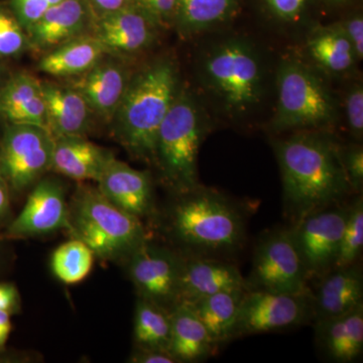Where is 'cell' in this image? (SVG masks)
I'll return each instance as SVG.
<instances>
[{"label": "cell", "instance_id": "d6986e66", "mask_svg": "<svg viewBox=\"0 0 363 363\" xmlns=\"http://www.w3.org/2000/svg\"><path fill=\"white\" fill-rule=\"evenodd\" d=\"M311 297L313 322L357 309L363 305L362 267L357 262L352 266L331 269L317 279Z\"/></svg>", "mask_w": 363, "mask_h": 363}, {"label": "cell", "instance_id": "277c9868", "mask_svg": "<svg viewBox=\"0 0 363 363\" xmlns=\"http://www.w3.org/2000/svg\"><path fill=\"white\" fill-rule=\"evenodd\" d=\"M180 86L178 67L169 58L156 60L131 75L111 121L117 142L131 157L155 164L157 133Z\"/></svg>", "mask_w": 363, "mask_h": 363}, {"label": "cell", "instance_id": "44dd1931", "mask_svg": "<svg viewBox=\"0 0 363 363\" xmlns=\"http://www.w3.org/2000/svg\"><path fill=\"white\" fill-rule=\"evenodd\" d=\"M48 130L56 138L85 136L92 123V111L72 85L43 82Z\"/></svg>", "mask_w": 363, "mask_h": 363}, {"label": "cell", "instance_id": "30bf717a", "mask_svg": "<svg viewBox=\"0 0 363 363\" xmlns=\"http://www.w3.org/2000/svg\"><path fill=\"white\" fill-rule=\"evenodd\" d=\"M313 322L311 290L291 294L245 290L233 339L288 330Z\"/></svg>", "mask_w": 363, "mask_h": 363}, {"label": "cell", "instance_id": "5bb4252c", "mask_svg": "<svg viewBox=\"0 0 363 363\" xmlns=\"http://www.w3.org/2000/svg\"><path fill=\"white\" fill-rule=\"evenodd\" d=\"M94 21L86 0H63L26 30L28 50L44 55L68 40L91 35Z\"/></svg>", "mask_w": 363, "mask_h": 363}, {"label": "cell", "instance_id": "ba28073f", "mask_svg": "<svg viewBox=\"0 0 363 363\" xmlns=\"http://www.w3.org/2000/svg\"><path fill=\"white\" fill-rule=\"evenodd\" d=\"M245 290L309 292V279L291 227H279L259 238Z\"/></svg>", "mask_w": 363, "mask_h": 363}, {"label": "cell", "instance_id": "d6a6232c", "mask_svg": "<svg viewBox=\"0 0 363 363\" xmlns=\"http://www.w3.org/2000/svg\"><path fill=\"white\" fill-rule=\"evenodd\" d=\"M344 116L346 125L357 143L363 138V86L357 82L351 86L344 97Z\"/></svg>", "mask_w": 363, "mask_h": 363}, {"label": "cell", "instance_id": "ac0fdd59", "mask_svg": "<svg viewBox=\"0 0 363 363\" xmlns=\"http://www.w3.org/2000/svg\"><path fill=\"white\" fill-rule=\"evenodd\" d=\"M240 288L245 289V279L240 269L227 260L183 255L178 304H191L222 291Z\"/></svg>", "mask_w": 363, "mask_h": 363}, {"label": "cell", "instance_id": "603a6c76", "mask_svg": "<svg viewBox=\"0 0 363 363\" xmlns=\"http://www.w3.org/2000/svg\"><path fill=\"white\" fill-rule=\"evenodd\" d=\"M112 157L111 152L85 136L56 138L51 171L76 181L98 182Z\"/></svg>", "mask_w": 363, "mask_h": 363}, {"label": "cell", "instance_id": "f35d334b", "mask_svg": "<svg viewBox=\"0 0 363 363\" xmlns=\"http://www.w3.org/2000/svg\"><path fill=\"white\" fill-rule=\"evenodd\" d=\"M128 359L131 363H178L169 351L138 347Z\"/></svg>", "mask_w": 363, "mask_h": 363}, {"label": "cell", "instance_id": "7bdbcfd3", "mask_svg": "<svg viewBox=\"0 0 363 363\" xmlns=\"http://www.w3.org/2000/svg\"><path fill=\"white\" fill-rule=\"evenodd\" d=\"M11 329H13L11 314L9 312L0 311V350L6 346L11 335Z\"/></svg>", "mask_w": 363, "mask_h": 363}, {"label": "cell", "instance_id": "f6af8a7d", "mask_svg": "<svg viewBox=\"0 0 363 363\" xmlns=\"http://www.w3.org/2000/svg\"><path fill=\"white\" fill-rule=\"evenodd\" d=\"M48 1H49L50 6H52L59 4V2L63 1V0H48Z\"/></svg>", "mask_w": 363, "mask_h": 363}, {"label": "cell", "instance_id": "d4e9b609", "mask_svg": "<svg viewBox=\"0 0 363 363\" xmlns=\"http://www.w3.org/2000/svg\"><path fill=\"white\" fill-rule=\"evenodd\" d=\"M169 313V352L177 362H200L214 354L217 346L190 306L179 303Z\"/></svg>", "mask_w": 363, "mask_h": 363}, {"label": "cell", "instance_id": "484cf974", "mask_svg": "<svg viewBox=\"0 0 363 363\" xmlns=\"http://www.w3.org/2000/svg\"><path fill=\"white\" fill-rule=\"evenodd\" d=\"M108 54L92 35H81L43 55L38 69L52 77L81 76Z\"/></svg>", "mask_w": 363, "mask_h": 363}, {"label": "cell", "instance_id": "7a4b0ae2", "mask_svg": "<svg viewBox=\"0 0 363 363\" xmlns=\"http://www.w3.org/2000/svg\"><path fill=\"white\" fill-rule=\"evenodd\" d=\"M175 195L167 222L182 255L225 259L243 247L247 216L238 203L200 184Z\"/></svg>", "mask_w": 363, "mask_h": 363}, {"label": "cell", "instance_id": "74e56055", "mask_svg": "<svg viewBox=\"0 0 363 363\" xmlns=\"http://www.w3.org/2000/svg\"><path fill=\"white\" fill-rule=\"evenodd\" d=\"M344 33L352 45L358 61L363 59V18L362 14H355L350 18L341 21Z\"/></svg>", "mask_w": 363, "mask_h": 363}, {"label": "cell", "instance_id": "bcb514c9", "mask_svg": "<svg viewBox=\"0 0 363 363\" xmlns=\"http://www.w3.org/2000/svg\"><path fill=\"white\" fill-rule=\"evenodd\" d=\"M0 255H1V243H0Z\"/></svg>", "mask_w": 363, "mask_h": 363}, {"label": "cell", "instance_id": "2e32d148", "mask_svg": "<svg viewBox=\"0 0 363 363\" xmlns=\"http://www.w3.org/2000/svg\"><path fill=\"white\" fill-rule=\"evenodd\" d=\"M98 190L112 204L140 219L156 212L152 181L147 172L112 157L100 177Z\"/></svg>", "mask_w": 363, "mask_h": 363}, {"label": "cell", "instance_id": "f1b7e54d", "mask_svg": "<svg viewBox=\"0 0 363 363\" xmlns=\"http://www.w3.org/2000/svg\"><path fill=\"white\" fill-rule=\"evenodd\" d=\"M171 313L161 306L138 298L133 318V339L138 348L169 351Z\"/></svg>", "mask_w": 363, "mask_h": 363}, {"label": "cell", "instance_id": "8fae6325", "mask_svg": "<svg viewBox=\"0 0 363 363\" xmlns=\"http://www.w3.org/2000/svg\"><path fill=\"white\" fill-rule=\"evenodd\" d=\"M347 212L348 204L341 203L312 212L292 223L291 230L309 281H317L333 269Z\"/></svg>", "mask_w": 363, "mask_h": 363}, {"label": "cell", "instance_id": "9a60e30c", "mask_svg": "<svg viewBox=\"0 0 363 363\" xmlns=\"http://www.w3.org/2000/svg\"><path fill=\"white\" fill-rule=\"evenodd\" d=\"M159 28L133 6L95 18L91 35L113 56H131L154 44Z\"/></svg>", "mask_w": 363, "mask_h": 363}, {"label": "cell", "instance_id": "4fadbf2b", "mask_svg": "<svg viewBox=\"0 0 363 363\" xmlns=\"http://www.w3.org/2000/svg\"><path fill=\"white\" fill-rule=\"evenodd\" d=\"M68 227L65 189L54 179H40L33 185L25 207L6 229L11 238L47 235Z\"/></svg>", "mask_w": 363, "mask_h": 363}, {"label": "cell", "instance_id": "ab89813d", "mask_svg": "<svg viewBox=\"0 0 363 363\" xmlns=\"http://www.w3.org/2000/svg\"><path fill=\"white\" fill-rule=\"evenodd\" d=\"M21 310V296L18 288L11 283H0V311L14 314Z\"/></svg>", "mask_w": 363, "mask_h": 363}, {"label": "cell", "instance_id": "ffe728a7", "mask_svg": "<svg viewBox=\"0 0 363 363\" xmlns=\"http://www.w3.org/2000/svg\"><path fill=\"white\" fill-rule=\"evenodd\" d=\"M315 340L318 350L327 360L351 363L363 351V305L346 314L316 320Z\"/></svg>", "mask_w": 363, "mask_h": 363}, {"label": "cell", "instance_id": "83f0119b", "mask_svg": "<svg viewBox=\"0 0 363 363\" xmlns=\"http://www.w3.org/2000/svg\"><path fill=\"white\" fill-rule=\"evenodd\" d=\"M238 9L240 0H177L174 26L184 37H192L229 23Z\"/></svg>", "mask_w": 363, "mask_h": 363}, {"label": "cell", "instance_id": "e575fe53", "mask_svg": "<svg viewBox=\"0 0 363 363\" xmlns=\"http://www.w3.org/2000/svg\"><path fill=\"white\" fill-rule=\"evenodd\" d=\"M264 4L278 23L296 26L304 20L309 0H264Z\"/></svg>", "mask_w": 363, "mask_h": 363}, {"label": "cell", "instance_id": "e0dca14e", "mask_svg": "<svg viewBox=\"0 0 363 363\" xmlns=\"http://www.w3.org/2000/svg\"><path fill=\"white\" fill-rule=\"evenodd\" d=\"M130 78L123 63L108 54L72 86L82 95L93 114L111 123Z\"/></svg>", "mask_w": 363, "mask_h": 363}, {"label": "cell", "instance_id": "4316f807", "mask_svg": "<svg viewBox=\"0 0 363 363\" xmlns=\"http://www.w3.org/2000/svg\"><path fill=\"white\" fill-rule=\"evenodd\" d=\"M245 292V288L222 291L188 304L204 325L212 342L217 347L233 339Z\"/></svg>", "mask_w": 363, "mask_h": 363}, {"label": "cell", "instance_id": "7c38bea8", "mask_svg": "<svg viewBox=\"0 0 363 363\" xmlns=\"http://www.w3.org/2000/svg\"><path fill=\"white\" fill-rule=\"evenodd\" d=\"M182 262L180 252L147 240L124 264L138 298L171 311L178 304Z\"/></svg>", "mask_w": 363, "mask_h": 363}, {"label": "cell", "instance_id": "d590c367", "mask_svg": "<svg viewBox=\"0 0 363 363\" xmlns=\"http://www.w3.org/2000/svg\"><path fill=\"white\" fill-rule=\"evenodd\" d=\"M342 160L347 180L353 194H362L363 147L359 143L348 147L342 145Z\"/></svg>", "mask_w": 363, "mask_h": 363}, {"label": "cell", "instance_id": "52a82bcc", "mask_svg": "<svg viewBox=\"0 0 363 363\" xmlns=\"http://www.w3.org/2000/svg\"><path fill=\"white\" fill-rule=\"evenodd\" d=\"M209 119L193 93L182 88L160 126L155 164L174 194L199 185L198 156Z\"/></svg>", "mask_w": 363, "mask_h": 363}, {"label": "cell", "instance_id": "5b68a950", "mask_svg": "<svg viewBox=\"0 0 363 363\" xmlns=\"http://www.w3.org/2000/svg\"><path fill=\"white\" fill-rule=\"evenodd\" d=\"M66 230L72 238L87 245L95 257L123 264L149 240L142 219L112 204L98 188L88 185L79 186L68 203Z\"/></svg>", "mask_w": 363, "mask_h": 363}, {"label": "cell", "instance_id": "7402d4cb", "mask_svg": "<svg viewBox=\"0 0 363 363\" xmlns=\"http://www.w3.org/2000/svg\"><path fill=\"white\" fill-rule=\"evenodd\" d=\"M0 116L9 124H30L48 130L42 81L26 72L11 76L0 87Z\"/></svg>", "mask_w": 363, "mask_h": 363}, {"label": "cell", "instance_id": "6da1fadb", "mask_svg": "<svg viewBox=\"0 0 363 363\" xmlns=\"http://www.w3.org/2000/svg\"><path fill=\"white\" fill-rule=\"evenodd\" d=\"M281 169L284 212L295 223L353 194L342 145L329 130H300L272 140Z\"/></svg>", "mask_w": 363, "mask_h": 363}, {"label": "cell", "instance_id": "ee69618b", "mask_svg": "<svg viewBox=\"0 0 363 363\" xmlns=\"http://www.w3.org/2000/svg\"><path fill=\"white\" fill-rule=\"evenodd\" d=\"M329 1L333 4H345V2H347L348 0H329Z\"/></svg>", "mask_w": 363, "mask_h": 363}, {"label": "cell", "instance_id": "f546056e", "mask_svg": "<svg viewBox=\"0 0 363 363\" xmlns=\"http://www.w3.org/2000/svg\"><path fill=\"white\" fill-rule=\"evenodd\" d=\"M94 259V253L87 245L72 238L54 250L50 264L52 274L60 281L75 285L89 276Z\"/></svg>", "mask_w": 363, "mask_h": 363}, {"label": "cell", "instance_id": "9c48e42d", "mask_svg": "<svg viewBox=\"0 0 363 363\" xmlns=\"http://www.w3.org/2000/svg\"><path fill=\"white\" fill-rule=\"evenodd\" d=\"M54 145V136L44 128L7 124L0 142V172L11 192H23L51 171Z\"/></svg>", "mask_w": 363, "mask_h": 363}, {"label": "cell", "instance_id": "1f68e13d", "mask_svg": "<svg viewBox=\"0 0 363 363\" xmlns=\"http://www.w3.org/2000/svg\"><path fill=\"white\" fill-rule=\"evenodd\" d=\"M28 50V35L11 6L0 4V58L18 56Z\"/></svg>", "mask_w": 363, "mask_h": 363}, {"label": "cell", "instance_id": "8992f818", "mask_svg": "<svg viewBox=\"0 0 363 363\" xmlns=\"http://www.w3.org/2000/svg\"><path fill=\"white\" fill-rule=\"evenodd\" d=\"M277 104L269 128L277 135L330 130L339 121V102L321 72L298 59H286L276 75Z\"/></svg>", "mask_w": 363, "mask_h": 363}, {"label": "cell", "instance_id": "cb8c5ba5", "mask_svg": "<svg viewBox=\"0 0 363 363\" xmlns=\"http://www.w3.org/2000/svg\"><path fill=\"white\" fill-rule=\"evenodd\" d=\"M305 48L313 65L325 76L343 77L351 74L358 62L340 23L313 28Z\"/></svg>", "mask_w": 363, "mask_h": 363}, {"label": "cell", "instance_id": "4dcf8cb0", "mask_svg": "<svg viewBox=\"0 0 363 363\" xmlns=\"http://www.w3.org/2000/svg\"><path fill=\"white\" fill-rule=\"evenodd\" d=\"M363 248V199L357 194L348 204L347 217L344 225L337 259L333 269H340L357 264Z\"/></svg>", "mask_w": 363, "mask_h": 363}, {"label": "cell", "instance_id": "b9f144b4", "mask_svg": "<svg viewBox=\"0 0 363 363\" xmlns=\"http://www.w3.org/2000/svg\"><path fill=\"white\" fill-rule=\"evenodd\" d=\"M11 193L6 178L0 172V221L6 219L11 212Z\"/></svg>", "mask_w": 363, "mask_h": 363}, {"label": "cell", "instance_id": "60d3db41", "mask_svg": "<svg viewBox=\"0 0 363 363\" xmlns=\"http://www.w3.org/2000/svg\"><path fill=\"white\" fill-rule=\"evenodd\" d=\"M86 1L94 14L95 18L116 13L130 6V0H86Z\"/></svg>", "mask_w": 363, "mask_h": 363}, {"label": "cell", "instance_id": "8d00e7d4", "mask_svg": "<svg viewBox=\"0 0 363 363\" xmlns=\"http://www.w3.org/2000/svg\"><path fill=\"white\" fill-rule=\"evenodd\" d=\"M11 7L26 32L50 7L48 0H11Z\"/></svg>", "mask_w": 363, "mask_h": 363}, {"label": "cell", "instance_id": "3957f363", "mask_svg": "<svg viewBox=\"0 0 363 363\" xmlns=\"http://www.w3.org/2000/svg\"><path fill=\"white\" fill-rule=\"evenodd\" d=\"M267 75L259 50L236 35L207 45L198 62L204 94L229 119L243 118L259 107L266 97Z\"/></svg>", "mask_w": 363, "mask_h": 363}, {"label": "cell", "instance_id": "836d02e7", "mask_svg": "<svg viewBox=\"0 0 363 363\" xmlns=\"http://www.w3.org/2000/svg\"><path fill=\"white\" fill-rule=\"evenodd\" d=\"M130 4L145 14L159 30L174 26L177 0H130Z\"/></svg>", "mask_w": 363, "mask_h": 363}]
</instances>
